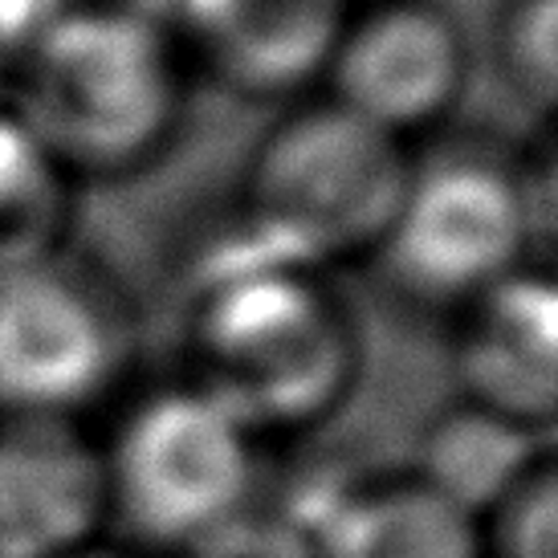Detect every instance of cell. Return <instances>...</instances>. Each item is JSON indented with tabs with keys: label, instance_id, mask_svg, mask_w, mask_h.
I'll return each mask as SVG.
<instances>
[{
	"label": "cell",
	"instance_id": "7",
	"mask_svg": "<svg viewBox=\"0 0 558 558\" xmlns=\"http://www.w3.org/2000/svg\"><path fill=\"white\" fill-rule=\"evenodd\" d=\"M107 526V461L86 420H0V558L82 555Z\"/></svg>",
	"mask_w": 558,
	"mask_h": 558
},
{
	"label": "cell",
	"instance_id": "1",
	"mask_svg": "<svg viewBox=\"0 0 558 558\" xmlns=\"http://www.w3.org/2000/svg\"><path fill=\"white\" fill-rule=\"evenodd\" d=\"M184 379L262 440L306 433L355 388V323L306 265H225L196 298Z\"/></svg>",
	"mask_w": 558,
	"mask_h": 558
},
{
	"label": "cell",
	"instance_id": "8",
	"mask_svg": "<svg viewBox=\"0 0 558 558\" xmlns=\"http://www.w3.org/2000/svg\"><path fill=\"white\" fill-rule=\"evenodd\" d=\"M461 400L546 436L558 412V294L518 269L465 306L452 351Z\"/></svg>",
	"mask_w": 558,
	"mask_h": 558
},
{
	"label": "cell",
	"instance_id": "12",
	"mask_svg": "<svg viewBox=\"0 0 558 558\" xmlns=\"http://www.w3.org/2000/svg\"><path fill=\"white\" fill-rule=\"evenodd\" d=\"M416 457V477H424L449 501L465 506L469 513L485 518L543 465L550 449L543 445V436L522 424L457 400L428 420Z\"/></svg>",
	"mask_w": 558,
	"mask_h": 558
},
{
	"label": "cell",
	"instance_id": "6",
	"mask_svg": "<svg viewBox=\"0 0 558 558\" xmlns=\"http://www.w3.org/2000/svg\"><path fill=\"white\" fill-rule=\"evenodd\" d=\"M126 363L131 326L98 281L58 257L0 274V420H82Z\"/></svg>",
	"mask_w": 558,
	"mask_h": 558
},
{
	"label": "cell",
	"instance_id": "3",
	"mask_svg": "<svg viewBox=\"0 0 558 558\" xmlns=\"http://www.w3.org/2000/svg\"><path fill=\"white\" fill-rule=\"evenodd\" d=\"M98 440L110 526L147 550L180 558L262 506V436L187 379L131 400Z\"/></svg>",
	"mask_w": 558,
	"mask_h": 558
},
{
	"label": "cell",
	"instance_id": "10",
	"mask_svg": "<svg viewBox=\"0 0 558 558\" xmlns=\"http://www.w3.org/2000/svg\"><path fill=\"white\" fill-rule=\"evenodd\" d=\"M306 526L318 558H485V522L412 469L347 489Z\"/></svg>",
	"mask_w": 558,
	"mask_h": 558
},
{
	"label": "cell",
	"instance_id": "16",
	"mask_svg": "<svg viewBox=\"0 0 558 558\" xmlns=\"http://www.w3.org/2000/svg\"><path fill=\"white\" fill-rule=\"evenodd\" d=\"M180 558H318L311 526L290 510L253 506L236 522L187 546Z\"/></svg>",
	"mask_w": 558,
	"mask_h": 558
},
{
	"label": "cell",
	"instance_id": "4",
	"mask_svg": "<svg viewBox=\"0 0 558 558\" xmlns=\"http://www.w3.org/2000/svg\"><path fill=\"white\" fill-rule=\"evenodd\" d=\"M412 163L391 131L326 102L286 119L248 171V225L269 262L306 265L375 248Z\"/></svg>",
	"mask_w": 558,
	"mask_h": 558
},
{
	"label": "cell",
	"instance_id": "5",
	"mask_svg": "<svg viewBox=\"0 0 558 558\" xmlns=\"http://www.w3.org/2000/svg\"><path fill=\"white\" fill-rule=\"evenodd\" d=\"M530 229L526 184L494 156L452 151L408 171L396 217L372 253L400 298L465 311L522 269Z\"/></svg>",
	"mask_w": 558,
	"mask_h": 558
},
{
	"label": "cell",
	"instance_id": "14",
	"mask_svg": "<svg viewBox=\"0 0 558 558\" xmlns=\"http://www.w3.org/2000/svg\"><path fill=\"white\" fill-rule=\"evenodd\" d=\"M485 558H558V485L546 457L485 518Z\"/></svg>",
	"mask_w": 558,
	"mask_h": 558
},
{
	"label": "cell",
	"instance_id": "9",
	"mask_svg": "<svg viewBox=\"0 0 558 558\" xmlns=\"http://www.w3.org/2000/svg\"><path fill=\"white\" fill-rule=\"evenodd\" d=\"M465 78V46L433 4H388L339 33L330 53L335 102L400 135L449 107Z\"/></svg>",
	"mask_w": 558,
	"mask_h": 558
},
{
	"label": "cell",
	"instance_id": "15",
	"mask_svg": "<svg viewBox=\"0 0 558 558\" xmlns=\"http://www.w3.org/2000/svg\"><path fill=\"white\" fill-rule=\"evenodd\" d=\"M558 21L555 0H518L513 13L506 16V33H501V53H506V70L510 82L526 102L550 107L558 86Z\"/></svg>",
	"mask_w": 558,
	"mask_h": 558
},
{
	"label": "cell",
	"instance_id": "17",
	"mask_svg": "<svg viewBox=\"0 0 558 558\" xmlns=\"http://www.w3.org/2000/svg\"><path fill=\"white\" fill-rule=\"evenodd\" d=\"M70 558H147L143 550H126V546H107L98 543L90 550H82V555H70Z\"/></svg>",
	"mask_w": 558,
	"mask_h": 558
},
{
	"label": "cell",
	"instance_id": "13",
	"mask_svg": "<svg viewBox=\"0 0 558 558\" xmlns=\"http://www.w3.org/2000/svg\"><path fill=\"white\" fill-rule=\"evenodd\" d=\"M65 208L62 163L16 114H0V274L58 257Z\"/></svg>",
	"mask_w": 558,
	"mask_h": 558
},
{
	"label": "cell",
	"instance_id": "11",
	"mask_svg": "<svg viewBox=\"0 0 558 558\" xmlns=\"http://www.w3.org/2000/svg\"><path fill=\"white\" fill-rule=\"evenodd\" d=\"M339 16L342 0H217L201 33L245 90H286L330 62Z\"/></svg>",
	"mask_w": 558,
	"mask_h": 558
},
{
	"label": "cell",
	"instance_id": "2",
	"mask_svg": "<svg viewBox=\"0 0 558 558\" xmlns=\"http://www.w3.org/2000/svg\"><path fill=\"white\" fill-rule=\"evenodd\" d=\"M175 94V65L151 16L70 9L33 37L16 119L62 168L110 171L156 151Z\"/></svg>",
	"mask_w": 558,
	"mask_h": 558
}]
</instances>
